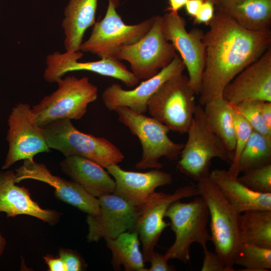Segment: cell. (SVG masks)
Wrapping results in <instances>:
<instances>
[{
  "mask_svg": "<svg viewBox=\"0 0 271 271\" xmlns=\"http://www.w3.org/2000/svg\"><path fill=\"white\" fill-rule=\"evenodd\" d=\"M222 97L235 105L252 100L271 102V47L226 85Z\"/></svg>",
  "mask_w": 271,
  "mask_h": 271,
  "instance_id": "e0dca14e",
  "label": "cell"
},
{
  "mask_svg": "<svg viewBox=\"0 0 271 271\" xmlns=\"http://www.w3.org/2000/svg\"><path fill=\"white\" fill-rule=\"evenodd\" d=\"M112 253L111 263L115 270L123 266L126 271H147L139 235L135 231H125L115 238H104Z\"/></svg>",
  "mask_w": 271,
  "mask_h": 271,
  "instance_id": "d4e9b609",
  "label": "cell"
},
{
  "mask_svg": "<svg viewBox=\"0 0 271 271\" xmlns=\"http://www.w3.org/2000/svg\"><path fill=\"white\" fill-rule=\"evenodd\" d=\"M16 183L32 179L53 187L55 196L59 200L89 215H95L99 210L97 198L92 196L73 181H68L53 175L45 165L34 160H24L16 170Z\"/></svg>",
  "mask_w": 271,
  "mask_h": 271,
  "instance_id": "ac0fdd59",
  "label": "cell"
},
{
  "mask_svg": "<svg viewBox=\"0 0 271 271\" xmlns=\"http://www.w3.org/2000/svg\"><path fill=\"white\" fill-rule=\"evenodd\" d=\"M83 56V53L80 50L64 53L56 51L48 54L46 59L44 80L50 83H56L68 72L87 71L118 79L129 87L136 86L140 81L115 57L103 58L95 61L79 62Z\"/></svg>",
  "mask_w": 271,
  "mask_h": 271,
  "instance_id": "4fadbf2b",
  "label": "cell"
},
{
  "mask_svg": "<svg viewBox=\"0 0 271 271\" xmlns=\"http://www.w3.org/2000/svg\"><path fill=\"white\" fill-rule=\"evenodd\" d=\"M162 29L165 39L178 52L187 70L190 84L199 95L205 64L204 32L198 28L188 32L184 18L178 13L169 12L162 16Z\"/></svg>",
  "mask_w": 271,
  "mask_h": 271,
  "instance_id": "7c38bea8",
  "label": "cell"
},
{
  "mask_svg": "<svg viewBox=\"0 0 271 271\" xmlns=\"http://www.w3.org/2000/svg\"><path fill=\"white\" fill-rule=\"evenodd\" d=\"M56 83L57 89L32 107L36 123L42 127L58 119H80L98 97L97 87L87 77L68 76Z\"/></svg>",
  "mask_w": 271,
  "mask_h": 271,
  "instance_id": "277c9868",
  "label": "cell"
},
{
  "mask_svg": "<svg viewBox=\"0 0 271 271\" xmlns=\"http://www.w3.org/2000/svg\"><path fill=\"white\" fill-rule=\"evenodd\" d=\"M59 256L63 261L65 271H81L86 268V264L82 257L73 250L61 248Z\"/></svg>",
  "mask_w": 271,
  "mask_h": 271,
  "instance_id": "d6a6232c",
  "label": "cell"
},
{
  "mask_svg": "<svg viewBox=\"0 0 271 271\" xmlns=\"http://www.w3.org/2000/svg\"><path fill=\"white\" fill-rule=\"evenodd\" d=\"M209 178L238 214L253 210H271V193H260L249 189L223 169L212 170Z\"/></svg>",
  "mask_w": 271,
  "mask_h": 271,
  "instance_id": "7402d4cb",
  "label": "cell"
},
{
  "mask_svg": "<svg viewBox=\"0 0 271 271\" xmlns=\"http://www.w3.org/2000/svg\"><path fill=\"white\" fill-rule=\"evenodd\" d=\"M201 271H229L216 252L207 249L204 250Z\"/></svg>",
  "mask_w": 271,
  "mask_h": 271,
  "instance_id": "836d02e7",
  "label": "cell"
},
{
  "mask_svg": "<svg viewBox=\"0 0 271 271\" xmlns=\"http://www.w3.org/2000/svg\"><path fill=\"white\" fill-rule=\"evenodd\" d=\"M6 244V241L0 232V256L2 254L4 250Z\"/></svg>",
  "mask_w": 271,
  "mask_h": 271,
  "instance_id": "60d3db41",
  "label": "cell"
},
{
  "mask_svg": "<svg viewBox=\"0 0 271 271\" xmlns=\"http://www.w3.org/2000/svg\"><path fill=\"white\" fill-rule=\"evenodd\" d=\"M241 243L271 248V210L245 212L239 216Z\"/></svg>",
  "mask_w": 271,
  "mask_h": 271,
  "instance_id": "4316f807",
  "label": "cell"
},
{
  "mask_svg": "<svg viewBox=\"0 0 271 271\" xmlns=\"http://www.w3.org/2000/svg\"><path fill=\"white\" fill-rule=\"evenodd\" d=\"M98 0H69L62 27L66 51H79L86 30L95 23Z\"/></svg>",
  "mask_w": 271,
  "mask_h": 271,
  "instance_id": "603a6c76",
  "label": "cell"
},
{
  "mask_svg": "<svg viewBox=\"0 0 271 271\" xmlns=\"http://www.w3.org/2000/svg\"><path fill=\"white\" fill-rule=\"evenodd\" d=\"M0 173H1V171H0Z\"/></svg>",
  "mask_w": 271,
  "mask_h": 271,
  "instance_id": "7bdbcfd3",
  "label": "cell"
},
{
  "mask_svg": "<svg viewBox=\"0 0 271 271\" xmlns=\"http://www.w3.org/2000/svg\"><path fill=\"white\" fill-rule=\"evenodd\" d=\"M119 5V0H108L104 17L93 25L89 37L82 42L79 50L100 59L115 57L121 46L137 43L149 31L155 16L137 24L127 25L117 12Z\"/></svg>",
  "mask_w": 271,
  "mask_h": 271,
  "instance_id": "9c48e42d",
  "label": "cell"
},
{
  "mask_svg": "<svg viewBox=\"0 0 271 271\" xmlns=\"http://www.w3.org/2000/svg\"><path fill=\"white\" fill-rule=\"evenodd\" d=\"M165 217L170 219L169 226L175 234L173 244L165 255L169 259H177L186 264L190 261V250L194 243L199 244L203 251L211 241L207 229L209 218L208 207L203 199L198 195L189 202L179 200L168 208Z\"/></svg>",
  "mask_w": 271,
  "mask_h": 271,
  "instance_id": "5b68a950",
  "label": "cell"
},
{
  "mask_svg": "<svg viewBox=\"0 0 271 271\" xmlns=\"http://www.w3.org/2000/svg\"><path fill=\"white\" fill-rule=\"evenodd\" d=\"M214 5L208 1H204L197 14L194 18L195 24L208 25L214 16Z\"/></svg>",
  "mask_w": 271,
  "mask_h": 271,
  "instance_id": "d590c367",
  "label": "cell"
},
{
  "mask_svg": "<svg viewBox=\"0 0 271 271\" xmlns=\"http://www.w3.org/2000/svg\"><path fill=\"white\" fill-rule=\"evenodd\" d=\"M43 128L49 148L59 151L66 157H82L105 169L124 159L121 151L109 141L79 130L70 119L55 120Z\"/></svg>",
  "mask_w": 271,
  "mask_h": 271,
  "instance_id": "8992f818",
  "label": "cell"
},
{
  "mask_svg": "<svg viewBox=\"0 0 271 271\" xmlns=\"http://www.w3.org/2000/svg\"><path fill=\"white\" fill-rule=\"evenodd\" d=\"M119 121L137 136L142 147V157L136 165L138 169H160L159 160L165 157L170 161L178 160L184 147L168 136L170 129L156 118L133 111L128 107L118 106L114 110Z\"/></svg>",
  "mask_w": 271,
  "mask_h": 271,
  "instance_id": "52a82bcc",
  "label": "cell"
},
{
  "mask_svg": "<svg viewBox=\"0 0 271 271\" xmlns=\"http://www.w3.org/2000/svg\"><path fill=\"white\" fill-rule=\"evenodd\" d=\"M98 199V213L88 214L86 218L88 241L97 242L102 238H115L123 232L133 230L140 208L113 193L104 195Z\"/></svg>",
  "mask_w": 271,
  "mask_h": 271,
  "instance_id": "9a60e30c",
  "label": "cell"
},
{
  "mask_svg": "<svg viewBox=\"0 0 271 271\" xmlns=\"http://www.w3.org/2000/svg\"><path fill=\"white\" fill-rule=\"evenodd\" d=\"M168 259L165 254L154 251L151 255L149 262L151 265L147 271H174L176 269L172 265L168 264Z\"/></svg>",
  "mask_w": 271,
  "mask_h": 271,
  "instance_id": "e575fe53",
  "label": "cell"
},
{
  "mask_svg": "<svg viewBox=\"0 0 271 271\" xmlns=\"http://www.w3.org/2000/svg\"><path fill=\"white\" fill-rule=\"evenodd\" d=\"M261 113L264 123L271 130V102L264 101L263 102Z\"/></svg>",
  "mask_w": 271,
  "mask_h": 271,
  "instance_id": "f35d334b",
  "label": "cell"
},
{
  "mask_svg": "<svg viewBox=\"0 0 271 271\" xmlns=\"http://www.w3.org/2000/svg\"><path fill=\"white\" fill-rule=\"evenodd\" d=\"M203 2V0H188L184 6L187 14L194 18L197 14Z\"/></svg>",
  "mask_w": 271,
  "mask_h": 271,
  "instance_id": "74e56055",
  "label": "cell"
},
{
  "mask_svg": "<svg viewBox=\"0 0 271 271\" xmlns=\"http://www.w3.org/2000/svg\"><path fill=\"white\" fill-rule=\"evenodd\" d=\"M237 179L249 189L260 193H271V164L247 170Z\"/></svg>",
  "mask_w": 271,
  "mask_h": 271,
  "instance_id": "4dcf8cb0",
  "label": "cell"
},
{
  "mask_svg": "<svg viewBox=\"0 0 271 271\" xmlns=\"http://www.w3.org/2000/svg\"><path fill=\"white\" fill-rule=\"evenodd\" d=\"M188 0H168L169 6L167 11L173 13H178V11L184 7Z\"/></svg>",
  "mask_w": 271,
  "mask_h": 271,
  "instance_id": "ab89813d",
  "label": "cell"
},
{
  "mask_svg": "<svg viewBox=\"0 0 271 271\" xmlns=\"http://www.w3.org/2000/svg\"><path fill=\"white\" fill-rule=\"evenodd\" d=\"M177 54L164 36L162 16L157 15L149 31L137 43L121 46L115 57L127 61L130 71L140 80H146L167 66Z\"/></svg>",
  "mask_w": 271,
  "mask_h": 271,
  "instance_id": "30bf717a",
  "label": "cell"
},
{
  "mask_svg": "<svg viewBox=\"0 0 271 271\" xmlns=\"http://www.w3.org/2000/svg\"><path fill=\"white\" fill-rule=\"evenodd\" d=\"M204 106L209 127L221 140L226 148L233 153L235 138L232 104L221 97L208 102Z\"/></svg>",
  "mask_w": 271,
  "mask_h": 271,
  "instance_id": "484cf974",
  "label": "cell"
},
{
  "mask_svg": "<svg viewBox=\"0 0 271 271\" xmlns=\"http://www.w3.org/2000/svg\"><path fill=\"white\" fill-rule=\"evenodd\" d=\"M245 271H267L271 269V248L248 243H241L235 260V265Z\"/></svg>",
  "mask_w": 271,
  "mask_h": 271,
  "instance_id": "f1b7e54d",
  "label": "cell"
},
{
  "mask_svg": "<svg viewBox=\"0 0 271 271\" xmlns=\"http://www.w3.org/2000/svg\"><path fill=\"white\" fill-rule=\"evenodd\" d=\"M271 164V137L252 132L240 155L239 173Z\"/></svg>",
  "mask_w": 271,
  "mask_h": 271,
  "instance_id": "83f0119b",
  "label": "cell"
},
{
  "mask_svg": "<svg viewBox=\"0 0 271 271\" xmlns=\"http://www.w3.org/2000/svg\"><path fill=\"white\" fill-rule=\"evenodd\" d=\"M48 266L49 271H65V266L62 259L59 256L55 257L48 254L43 257Z\"/></svg>",
  "mask_w": 271,
  "mask_h": 271,
  "instance_id": "8d00e7d4",
  "label": "cell"
},
{
  "mask_svg": "<svg viewBox=\"0 0 271 271\" xmlns=\"http://www.w3.org/2000/svg\"><path fill=\"white\" fill-rule=\"evenodd\" d=\"M185 69L181 58L177 54L167 66L133 89H123L117 83L107 87L102 94V101L110 110H114L118 106H125L134 112L144 114L147 111V102L153 94L166 81L182 74Z\"/></svg>",
  "mask_w": 271,
  "mask_h": 271,
  "instance_id": "2e32d148",
  "label": "cell"
},
{
  "mask_svg": "<svg viewBox=\"0 0 271 271\" xmlns=\"http://www.w3.org/2000/svg\"><path fill=\"white\" fill-rule=\"evenodd\" d=\"M187 133V141L181 151L177 166L181 173L198 182L209 177L213 159L219 158L231 164L233 153L228 151L210 129L203 107L199 104L196 106Z\"/></svg>",
  "mask_w": 271,
  "mask_h": 271,
  "instance_id": "3957f363",
  "label": "cell"
},
{
  "mask_svg": "<svg viewBox=\"0 0 271 271\" xmlns=\"http://www.w3.org/2000/svg\"><path fill=\"white\" fill-rule=\"evenodd\" d=\"M195 95L188 76L182 73L166 81L153 94L147 111L170 130L187 133L197 106Z\"/></svg>",
  "mask_w": 271,
  "mask_h": 271,
  "instance_id": "ba28073f",
  "label": "cell"
},
{
  "mask_svg": "<svg viewBox=\"0 0 271 271\" xmlns=\"http://www.w3.org/2000/svg\"><path fill=\"white\" fill-rule=\"evenodd\" d=\"M263 102L258 100L247 101L233 105L249 123L253 130L271 137V130L266 126L261 116V110Z\"/></svg>",
  "mask_w": 271,
  "mask_h": 271,
  "instance_id": "1f68e13d",
  "label": "cell"
},
{
  "mask_svg": "<svg viewBox=\"0 0 271 271\" xmlns=\"http://www.w3.org/2000/svg\"><path fill=\"white\" fill-rule=\"evenodd\" d=\"M204 1H208L212 3L214 6H217L221 0H203Z\"/></svg>",
  "mask_w": 271,
  "mask_h": 271,
  "instance_id": "b9f144b4",
  "label": "cell"
},
{
  "mask_svg": "<svg viewBox=\"0 0 271 271\" xmlns=\"http://www.w3.org/2000/svg\"><path fill=\"white\" fill-rule=\"evenodd\" d=\"M208 25L203 38L206 58L199 93L202 106L222 97L226 85L271 45L270 29L247 30L218 9Z\"/></svg>",
  "mask_w": 271,
  "mask_h": 271,
  "instance_id": "6da1fadb",
  "label": "cell"
},
{
  "mask_svg": "<svg viewBox=\"0 0 271 271\" xmlns=\"http://www.w3.org/2000/svg\"><path fill=\"white\" fill-rule=\"evenodd\" d=\"M114 178L115 195L122 198L131 205L140 208L146 204L159 187L171 184L172 176L159 169L147 172L128 171L117 164L106 168Z\"/></svg>",
  "mask_w": 271,
  "mask_h": 271,
  "instance_id": "d6986e66",
  "label": "cell"
},
{
  "mask_svg": "<svg viewBox=\"0 0 271 271\" xmlns=\"http://www.w3.org/2000/svg\"><path fill=\"white\" fill-rule=\"evenodd\" d=\"M196 185H187L177 189L172 194L156 192L151 199L140 208V214L132 231H136L142 244L145 262H149L160 236L169 226L164 218L169 206L183 198L198 196Z\"/></svg>",
  "mask_w": 271,
  "mask_h": 271,
  "instance_id": "5bb4252c",
  "label": "cell"
},
{
  "mask_svg": "<svg viewBox=\"0 0 271 271\" xmlns=\"http://www.w3.org/2000/svg\"><path fill=\"white\" fill-rule=\"evenodd\" d=\"M216 6L247 30L270 29L271 0H221Z\"/></svg>",
  "mask_w": 271,
  "mask_h": 271,
  "instance_id": "cb8c5ba5",
  "label": "cell"
},
{
  "mask_svg": "<svg viewBox=\"0 0 271 271\" xmlns=\"http://www.w3.org/2000/svg\"><path fill=\"white\" fill-rule=\"evenodd\" d=\"M62 172L96 198L113 193L115 182L97 163L77 156L66 157L60 164Z\"/></svg>",
  "mask_w": 271,
  "mask_h": 271,
  "instance_id": "44dd1931",
  "label": "cell"
},
{
  "mask_svg": "<svg viewBox=\"0 0 271 271\" xmlns=\"http://www.w3.org/2000/svg\"><path fill=\"white\" fill-rule=\"evenodd\" d=\"M16 173L8 170L0 173V212L7 217L25 214L36 217L50 225L56 224L60 214L51 209L42 208L32 199L29 190L16 185Z\"/></svg>",
  "mask_w": 271,
  "mask_h": 271,
  "instance_id": "ffe728a7",
  "label": "cell"
},
{
  "mask_svg": "<svg viewBox=\"0 0 271 271\" xmlns=\"http://www.w3.org/2000/svg\"><path fill=\"white\" fill-rule=\"evenodd\" d=\"M8 124L9 150L2 169L20 160H34L38 154L50 152L44 128L36 123L29 104H16L9 115Z\"/></svg>",
  "mask_w": 271,
  "mask_h": 271,
  "instance_id": "8fae6325",
  "label": "cell"
},
{
  "mask_svg": "<svg viewBox=\"0 0 271 271\" xmlns=\"http://www.w3.org/2000/svg\"><path fill=\"white\" fill-rule=\"evenodd\" d=\"M198 195L205 202L210 219L211 241L215 252L229 271H234L235 260L241 244L239 216L209 177L197 182Z\"/></svg>",
  "mask_w": 271,
  "mask_h": 271,
  "instance_id": "7a4b0ae2",
  "label": "cell"
},
{
  "mask_svg": "<svg viewBox=\"0 0 271 271\" xmlns=\"http://www.w3.org/2000/svg\"><path fill=\"white\" fill-rule=\"evenodd\" d=\"M232 104V103H231ZM233 115L235 130V146L229 170L230 176L237 178L239 174L238 163L240 155L252 132L249 123L235 109L233 104Z\"/></svg>",
  "mask_w": 271,
  "mask_h": 271,
  "instance_id": "f546056e",
  "label": "cell"
}]
</instances>
